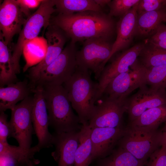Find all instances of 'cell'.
I'll return each mask as SVG.
<instances>
[{
    "instance_id": "obj_23",
    "label": "cell",
    "mask_w": 166,
    "mask_h": 166,
    "mask_svg": "<svg viewBox=\"0 0 166 166\" xmlns=\"http://www.w3.org/2000/svg\"><path fill=\"white\" fill-rule=\"evenodd\" d=\"M36 152L34 147L26 149L10 145L7 142H0V159L10 160L21 166H27L31 160L34 159Z\"/></svg>"
},
{
    "instance_id": "obj_31",
    "label": "cell",
    "mask_w": 166,
    "mask_h": 166,
    "mask_svg": "<svg viewBox=\"0 0 166 166\" xmlns=\"http://www.w3.org/2000/svg\"><path fill=\"white\" fill-rule=\"evenodd\" d=\"M144 166H166V138L161 146L150 156Z\"/></svg>"
},
{
    "instance_id": "obj_26",
    "label": "cell",
    "mask_w": 166,
    "mask_h": 166,
    "mask_svg": "<svg viewBox=\"0 0 166 166\" xmlns=\"http://www.w3.org/2000/svg\"><path fill=\"white\" fill-rule=\"evenodd\" d=\"M97 160L95 166H144L145 164L120 147L114 149L107 156Z\"/></svg>"
},
{
    "instance_id": "obj_3",
    "label": "cell",
    "mask_w": 166,
    "mask_h": 166,
    "mask_svg": "<svg viewBox=\"0 0 166 166\" xmlns=\"http://www.w3.org/2000/svg\"><path fill=\"white\" fill-rule=\"evenodd\" d=\"M42 86L49 125L56 133L79 131L82 125H80L78 116L73 110L67 91L63 86Z\"/></svg>"
},
{
    "instance_id": "obj_32",
    "label": "cell",
    "mask_w": 166,
    "mask_h": 166,
    "mask_svg": "<svg viewBox=\"0 0 166 166\" xmlns=\"http://www.w3.org/2000/svg\"><path fill=\"white\" fill-rule=\"evenodd\" d=\"M166 0H140L137 9V14L144 13L164 9Z\"/></svg>"
},
{
    "instance_id": "obj_21",
    "label": "cell",
    "mask_w": 166,
    "mask_h": 166,
    "mask_svg": "<svg viewBox=\"0 0 166 166\" xmlns=\"http://www.w3.org/2000/svg\"><path fill=\"white\" fill-rule=\"evenodd\" d=\"M166 19L165 9L137 14L135 36L145 37L152 35L161 23Z\"/></svg>"
},
{
    "instance_id": "obj_10",
    "label": "cell",
    "mask_w": 166,
    "mask_h": 166,
    "mask_svg": "<svg viewBox=\"0 0 166 166\" xmlns=\"http://www.w3.org/2000/svg\"><path fill=\"white\" fill-rule=\"evenodd\" d=\"M47 49L44 58L39 63L28 69L26 75L29 85L33 89L43 72L58 56L64 49L69 38L58 26L49 24L45 33Z\"/></svg>"
},
{
    "instance_id": "obj_2",
    "label": "cell",
    "mask_w": 166,
    "mask_h": 166,
    "mask_svg": "<svg viewBox=\"0 0 166 166\" xmlns=\"http://www.w3.org/2000/svg\"><path fill=\"white\" fill-rule=\"evenodd\" d=\"M63 84L81 124H88L95 108L97 83L92 80L89 70L77 66L71 77Z\"/></svg>"
},
{
    "instance_id": "obj_38",
    "label": "cell",
    "mask_w": 166,
    "mask_h": 166,
    "mask_svg": "<svg viewBox=\"0 0 166 166\" xmlns=\"http://www.w3.org/2000/svg\"><path fill=\"white\" fill-rule=\"evenodd\" d=\"M163 132L164 136L166 138V121L165 122V125Z\"/></svg>"
},
{
    "instance_id": "obj_30",
    "label": "cell",
    "mask_w": 166,
    "mask_h": 166,
    "mask_svg": "<svg viewBox=\"0 0 166 166\" xmlns=\"http://www.w3.org/2000/svg\"><path fill=\"white\" fill-rule=\"evenodd\" d=\"M140 0H113L108 4L110 17H120L124 15L138 3Z\"/></svg>"
},
{
    "instance_id": "obj_13",
    "label": "cell",
    "mask_w": 166,
    "mask_h": 166,
    "mask_svg": "<svg viewBox=\"0 0 166 166\" xmlns=\"http://www.w3.org/2000/svg\"><path fill=\"white\" fill-rule=\"evenodd\" d=\"M135 93L127 99L129 122L146 110L166 104L165 89L142 85Z\"/></svg>"
},
{
    "instance_id": "obj_20",
    "label": "cell",
    "mask_w": 166,
    "mask_h": 166,
    "mask_svg": "<svg viewBox=\"0 0 166 166\" xmlns=\"http://www.w3.org/2000/svg\"><path fill=\"white\" fill-rule=\"evenodd\" d=\"M133 68L138 78L140 87L148 85L158 89L166 88V65L146 68L136 63Z\"/></svg>"
},
{
    "instance_id": "obj_4",
    "label": "cell",
    "mask_w": 166,
    "mask_h": 166,
    "mask_svg": "<svg viewBox=\"0 0 166 166\" xmlns=\"http://www.w3.org/2000/svg\"><path fill=\"white\" fill-rule=\"evenodd\" d=\"M163 139V132L158 129L128 124L117 144L145 163L151 154L161 146Z\"/></svg>"
},
{
    "instance_id": "obj_37",
    "label": "cell",
    "mask_w": 166,
    "mask_h": 166,
    "mask_svg": "<svg viewBox=\"0 0 166 166\" xmlns=\"http://www.w3.org/2000/svg\"><path fill=\"white\" fill-rule=\"evenodd\" d=\"M39 162L38 160L35 159L31 160L29 162L27 166H35L38 164Z\"/></svg>"
},
{
    "instance_id": "obj_5",
    "label": "cell",
    "mask_w": 166,
    "mask_h": 166,
    "mask_svg": "<svg viewBox=\"0 0 166 166\" xmlns=\"http://www.w3.org/2000/svg\"><path fill=\"white\" fill-rule=\"evenodd\" d=\"M56 12L55 0H43L36 11L26 19L12 49V63L16 74L20 72L19 62L25 45L38 37L43 27L47 28L52 14Z\"/></svg>"
},
{
    "instance_id": "obj_22",
    "label": "cell",
    "mask_w": 166,
    "mask_h": 166,
    "mask_svg": "<svg viewBox=\"0 0 166 166\" xmlns=\"http://www.w3.org/2000/svg\"><path fill=\"white\" fill-rule=\"evenodd\" d=\"M47 49V40L43 37H37L28 42L23 51L26 61L23 72L40 63L45 57Z\"/></svg>"
},
{
    "instance_id": "obj_33",
    "label": "cell",
    "mask_w": 166,
    "mask_h": 166,
    "mask_svg": "<svg viewBox=\"0 0 166 166\" xmlns=\"http://www.w3.org/2000/svg\"><path fill=\"white\" fill-rule=\"evenodd\" d=\"M148 42L150 45L166 50V26L161 24Z\"/></svg>"
},
{
    "instance_id": "obj_15",
    "label": "cell",
    "mask_w": 166,
    "mask_h": 166,
    "mask_svg": "<svg viewBox=\"0 0 166 166\" xmlns=\"http://www.w3.org/2000/svg\"><path fill=\"white\" fill-rule=\"evenodd\" d=\"M26 19L15 0H5L0 6V29L6 44L19 34Z\"/></svg>"
},
{
    "instance_id": "obj_1",
    "label": "cell",
    "mask_w": 166,
    "mask_h": 166,
    "mask_svg": "<svg viewBox=\"0 0 166 166\" xmlns=\"http://www.w3.org/2000/svg\"><path fill=\"white\" fill-rule=\"evenodd\" d=\"M49 24L61 29L70 39L71 42L74 44L92 38L110 40L116 29L112 17L103 11L58 14L52 16Z\"/></svg>"
},
{
    "instance_id": "obj_6",
    "label": "cell",
    "mask_w": 166,
    "mask_h": 166,
    "mask_svg": "<svg viewBox=\"0 0 166 166\" xmlns=\"http://www.w3.org/2000/svg\"><path fill=\"white\" fill-rule=\"evenodd\" d=\"M113 43L101 38H92L84 41L81 49L77 51V66L90 70L98 79L109 60Z\"/></svg>"
},
{
    "instance_id": "obj_25",
    "label": "cell",
    "mask_w": 166,
    "mask_h": 166,
    "mask_svg": "<svg viewBox=\"0 0 166 166\" xmlns=\"http://www.w3.org/2000/svg\"><path fill=\"white\" fill-rule=\"evenodd\" d=\"M58 14H69L87 11L102 12L95 0H55Z\"/></svg>"
},
{
    "instance_id": "obj_12",
    "label": "cell",
    "mask_w": 166,
    "mask_h": 166,
    "mask_svg": "<svg viewBox=\"0 0 166 166\" xmlns=\"http://www.w3.org/2000/svg\"><path fill=\"white\" fill-rule=\"evenodd\" d=\"M145 45L137 44L117 56L110 64L105 66L98 79L96 97L97 101L103 95L106 87L115 77L128 71L136 62Z\"/></svg>"
},
{
    "instance_id": "obj_9",
    "label": "cell",
    "mask_w": 166,
    "mask_h": 166,
    "mask_svg": "<svg viewBox=\"0 0 166 166\" xmlns=\"http://www.w3.org/2000/svg\"><path fill=\"white\" fill-rule=\"evenodd\" d=\"M128 98H100L88 125L91 128H120L124 113L127 110Z\"/></svg>"
},
{
    "instance_id": "obj_17",
    "label": "cell",
    "mask_w": 166,
    "mask_h": 166,
    "mask_svg": "<svg viewBox=\"0 0 166 166\" xmlns=\"http://www.w3.org/2000/svg\"><path fill=\"white\" fill-rule=\"evenodd\" d=\"M138 4L121 17L116 23L117 38L113 43L109 60L117 52L127 47L135 36Z\"/></svg>"
},
{
    "instance_id": "obj_11",
    "label": "cell",
    "mask_w": 166,
    "mask_h": 166,
    "mask_svg": "<svg viewBox=\"0 0 166 166\" xmlns=\"http://www.w3.org/2000/svg\"><path fill=\"white\" fill-rule=\"evenodd\" d=\"M33 102L32 120L35 133L38 139L37 144L34 146L36 152L53 146V135L49 132L48 115L43 93V86L37 85L33 90Z\"/></svg>"
},
{
    "instance_id": "obj_16",
    "label": "cell",
    "mask_w": 166,
    "mask_h": 166,
    "mask_svg": "<svg viewBox=\"0 0 166 166\" xmlns=\"http://www.w3.org/2000/svg\"><path fill=\"white\" fill-rule=\"evenodd\" d=\"M79 131L53 135L55 150L51 155L57 166H74L75 154L79 143Z\"/></svg>"
},
{
    "instance_id": "obj_39",
    "label": "cell",
    "mask_w": 166,
    "mask_h": 166,
    "mask_svg": "<svg viewBox=\"0 0 166 166\" xmlns=\"http://www.w3.org/2000/svg\"><path fill=\"white\" fill-rule=\"evenodd\" d=\"M0 166H2V165H1Z\"/></svg>"
},
{
    "instance_id": "obj_34",
    "label": "cell",
    "mask_w": 166,
    "mask_h": 166,
    "mask_svg": "<svg viewBox=\"0 0 166 166\" xmlns=\"http://www.w3.org/2000/svg\"><path fill=\"white\" fill-rule=\"evenodd\" d=\"M43 0H17L16 1L21 12L27 18L31 14L30 10L39 6Z\"/></svg>"
},
{
    "instance_id": "obj_29",
    "label": "cell",
    "mask_w": 166,
    "mask_h": 166,
    "mask_svg": "<svg viewBox=\"0 0 166 166\" xmlns=\"http://www.w3.org/2000/svg\"><path fill=\"white\" fill-rule=\"evenodd\" d=\"M138 57L137 61L145 68L160 65H166V50L149 44L145 46Z\"/></svg>"
},
{
    "instance_id": "obj_14",
    "label": "cell",
    "mask_w": 166,
    "mask_h": 166,
    "mask_svg": "<svg viewBox=\"0 0 166 166\" xmlns=\"http://www.w3.org/2000/svg\"><path fill=\"white\" fill-rule=\"evenodd\" d=\"M124 132L125 128L123 127L91 128V163L110 154Z\"/></svg>"
},
{
    "instance_id": "obj_35",
    "label": "cell",
    "mask_w": 166,
    "mask_h": 166,
    "mask_svg": "<svg viewBox=\"0 0 166 166\" xmlns=\"http://www.w3.org/2000/svg\"><path fill=\"white\" fill-rule=\"evenodd\" d=\"M7 115L4 112L0 114V142H6L10 135L9 122L7 121Z\"/></svg>"
},
{
    "instance_id": "obj_18",
    "label": "cell",
    "mask_w": 166,
    "mask_h": 166,
    "mask_svg": "<svg viewBox=\"0 0 166 166\" xmlns=\"http://www.w3.org/2000/svg\"><path fill=\"white\" fill-rule=\"evenodd\" d=\"M139 87L138 79L133 69L121 73L115 77L108 84L103 94L112 98H128L133 90Z\"/></svg>"
},
{
    "instance_id": "obj_36",
    "label": "cell",
    "mask_w": 166,
    "mask_h": 166,
    "mask_svg": "<svg viewBox=\"0 0 166 166\" xmlns=\"http://www.w3.org/2000/svg\"><path fill=\"white\" fill-rule=\"evenodd\" d=\"M96 3L102 8L106 5H108L110 0H95Z\"/></svg>"
},
{
    "instance_id": "obj_19",
    "label": "cell",
    "mask_w": 166,
    "mask_h": 166,
    "mask_svg": "<svg viewBox=\"0 0 166 166\" xmlns=\"http://www.w3.org/2000/svg\"><path fill=\"white\" fill-rule=\"evenodd\" d=\"M32 89L26 80L10 83L0 88V111L11 110L18 102L30 96Z\"/></svg>"
},
{
    "instance_id": "obj_27",
    "label": "cell",
    "mask_w": 166,
    "mask_h": 166,
    "mask_svg": "<svg viewBox=\"0 0 166 166\" xmlns=\"http://www.w3.org/2000/svg\"><path fill=\"white\" fill-rule=\"evenodd\" d=\"M90 131L91 128L88 124L82 125L79 131V143L75 154L74 166H89L91 163Z\"/></svg>"
},
{
    "instance_id": "obj_7",
    "label": "cell",
    "mask_w": 166,
    "mask_h": 166,
    "mask_svg": "<svg viewBox=\"0 0 166 166\" xmlns=\"http://www.w3.org/2000/svg\"><path fill=\"white\" fill-rule=\"evenodd\" d=\"M77 51L75 44L70 42L42 73L35 87L38 85H63L75 71Z\"/></svg>"
},
{
    "instance_id": "obj_28",
    "label": "cell",
    "mask_w": 166,
    "mask_h": 166,
    "mask_svg": "<svg viewBox=\"0 0 166 166\" xmlns=\"http://www.w3.org/2000/svg\"><path fill=\"white\" fill-rule=\"evenodd\" d=\"M166 121V104L149 109L142 114L128 125L158 129Z\"/></svg>"
},
{
    "instance_id": "obj_8",
    "label": "cell",
    "mask_w": 166,
    "mask_h": 166,
    "mask_svg": "<svg viewBox=\"0 0 166 166\" xmlns=\"http://www.w3.org/2000/svg\"><path fill=\"white\" fill-rule=\"evenodd\" d=\"M33 102V97L29 96L16 105L11 110L9 122V137L14 138L19 146L26 149L31 147L34 131L31 117Z\"/></svg>"
},
{
    "instance_id": "obj_24",
    "label": "cell",
    "mask_w": 166,
    "mask_h": 166,
    "mask_svg": "<svg viewBox=\"0 0 166 166\" xmlns=\"http://www.w3.org/2000/svg\"><path fill=\"white\" fill-rule=\"evenodd\" d=\"M0 86L17 82L12 61V53L0 34Z\"/></svg>"
}]
</instances>
